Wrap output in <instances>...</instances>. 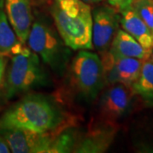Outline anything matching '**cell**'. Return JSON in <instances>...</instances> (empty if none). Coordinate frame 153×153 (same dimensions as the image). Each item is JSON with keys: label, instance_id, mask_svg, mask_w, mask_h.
<instances>
[{"label": "cell", "instance_id": "1", "mask_svg": "<svg viewBox=\"0 0 153 153\" xmlns=\"http://www.w3.org/2000/svg\"><path fill=\"white\" fill-rule=\"evenodd\" d=\"M65 110L54 97L31 93L12 105L0 117V128H20L38 132H55L64 125Z\"/></svg>", "mask_w": 153, "mask_h": 153}, {"label": "cell", "instance_id": "24", "mask_svg": "<svg viewBox=\"0 0 153 153\" xmlns=\"http://www.w3.org/2000/svg\"><path fill=\"white\" fill-rule=\"evenodd\" d=\"M152 58H153V49H152Z\"/></svg>", "mask_w": 153, "mask_h": 153}, {"label": "cell", "instance_id": "17", "mask_svg": "<svg viewBox=\"0 0 153 153\" xmlns=\"http://www.w3.org/2000/svg\"><path fill=\"white\" fill-rule=\"evenodd\" d=\"M131 6L153 32V0H134Z\"/></svg>", "mask_w": 153, "mask_h": 153}, {"label": "cell", "instance_id": "12", "mask_svg": "<svg viewBox=\"0 0 153 153\" xmlns=\"http://www.w3.org/2000/svg\"><path fill=\"white\" fill-rule=\"evenodd\" d=\"M123 29L130 34L144 49L152 52L153 32L136 14L132 6L119 11Z\"/></svg>", "mask_w": 153, "mask_h": 153}, {"label": "cell", "instance_id": "19", "mask_svg": "<svg viewBox=\"0 0 153 153\" xmlns=\"http://www.w3.org/2000/svg\"><path fill=\"white\" fill-rule=\"evenodd\" d=\"M107 2L117 10L120 11L131 5L134 0H107Z\"/></svg>", "mask_w": 153, "mask_h": 153}, {"label": "cell", "instance_id": "6", "mask_svg": "<svg viewBox=\"0 0 153 153\" xmlns=\"http://www.w3.org/2000/svg\"><path fill=\"white\" fill-rule=\"evenodd\" d=\"M53 134L20 128H0V135L14 153H49Z\"/></svg>", "mask_w": 153, "mask_h": 153}, {"label": "cell", "instance_id": "16", "mask_svg": "<svg viewBox=\"0 0 153 153\" xmlns=\"http://www.w3.org/2000/svg\"><path fill=\"white\" fill-rule=\"evenodd\" d=\"M80 137L78 130L73 127L54 132L49 153L73 152Z\"/></svg>", "mask_w": 153, "mask_h": 153}, {"label": "cell", "instance_id": "11", "mask_svg": "<svg viewBox=\"0 0 153 153\" xmlns=\"http://www.w3.org/2000/svg\"><path fill=\"white\" fill-rule=\"evenodd\" d=\"M117 130V127L112 123H107L92 129L84 136L80 137L73 152H105L113 142Z\"/></svg>", "mask_w": 153, "mask_h": 153}, {"label": "cell", "instance_id": "22", "mask_svg": "<svg viewBox=\"0 0 153 153\" xmlns=\"http://www.w3.org/2000/svg\"><path fill=\"white\" fill-rule=\"evenodd\" d=\"M83 3L87 4H99L100 2H102L103 0H81Z\"/></svg>", "mask_w": 153, "mask_h": 153}, {"label": "cell", "instance_id": "21", "mask_svg": "<svg viewBox=\"0 0 153 153\" xmlns=\"http://www.w3.org/2000/svg\"><path fill=\"white\" fill-rule=\"evenodd\" d=\"M6 61L4 58V55L0 54V82L2 81V78L4 73V70H5Z\"/></svg>", "mask_w": 153, "mask_h": 153}, {"label": "cell", "instance_id": "5", "mask_svg": "<svg viewBox=\"0 0 153 153\" xmlns=\"http://www.w3.org/2000/svg\"><path fill=\"white\" fill-rule=\"evenodd\" d=\"M51 16L58 33L65 44L72 50H90L92 41V10L83 3L77 16L67 15L55 3L51 6Z\"/></svg>", "mask_w": 153, "mask_h": 153}, {"label": "cell", "instance_id": "23", "mask_svg": "<svg viewBox=\"0 0 153 153\" xmlns=\"http://www.w3.org/2000/svg\"><path fill=\"white\" fill-rule=\"evenodd\" d=\"M4 5V0H0V8L3 9Z\"/></svg>", "mask_w": 153, "mask_h": 153}, {"label": "cell", "instance_id": "8", "mask_svg": "<svg viewBox=\"0 0 153 153\" xmlns=\"http://www.w3.org/2000/svg\"><path fill=\"white\" fill-rule=\"evenodd\" d=\"M93 46L100 55L109 50L118 30L120 14L112 6H97L92 10Z\"/></svg>", "mask_w": 153, "mask_h": 153}, {"label": "cell", "instance_id": "3", "mask_svg": "<svg viewBox=\"0 0 153 153\" xmlns=\"http://www.w3.org/2000/svg\"><path fill=\"white\" fill-rule=\"evenodd\" d=\"M43 64L39 56L27 48L12 55L4 82L6 98L51 86L52 80Z\"/></svg>", "mask_w": 153, "mask_h": 153}, {"label": "cell", "instance_id": "13", "mask_svg": "<svg viewBox=\"0 0 153 153\" xmlns=\"http://www.w3.org/2000/svg\"><path fill=\"white\" fill-rule=\"evenodd\" d=\"M108 51L117 56L131 57L143 60L150 59L152 53L144 49L130 34L123 29L117 30Z\"/></svg>", "mask_w": 153, "mask_h": 153}, {"label": "cell", "instance_id": "20", "mask_svg": "<svg viewBox=\"0 0 153 153\" xmlns=\"http://www.w3.org/2000/svg\"><path fill=\"white\" fill-rule=\"evenodd\" d=\"M11 152L10 148L9 145L7 144L6 140L4 139V137L0 135V153H9Z\"/></svg>", "mask_w": 153, "mask_h": 153}, {"label": "cell", "instance_id": "9", "mask_svg": "<svg viewBox=\"0 0 153 153\" xmlns=\"http://www.w3.org/2000/svg\"><path fill=\"white\" fill-rule=\"evenodd\" d=\"M134 94L131 87L123 83L109 85L99 100L100 112L107 120L120 119L131 110Z\"/></svg>", "mask_w": 153, "mask_h": 153}, {"label": "cell", "instance_id": "10", "mask_svg": "<svg viewBox=\"0 0 153 153\" xmlns=\"http://www.w3.org/2000/svg\"><path fill=\"white\" fill-rule=\"evenodd\" d=\"M6 15L20 42L25 44L33 27L31 0H4Z\"/></svg>", "mask_w": 153, "mask_h": 153}, {"label": "cell", "instance_id": "7", "mask_svg": "<svg viewBox=\"0 0 153 153\" xmlns=\"http://www.w3.org/2000/svg\"><path fill=\"white\" fill-rule=\"evenodd\" d=\"M105 85L123 83L131 87L140 74L143 60L117 56L107 51L100 55Z\"/></svg>", "mask_w": 153, "mask_h": 153}, {"label": "cell", "instance_id": "15", "mask_svg": "<svg viewBox=\"0 0 153 153\" xmlns=\"http://www.w3.org/2000/svg\"><path fill=\"white\" fill-rule=\"evenodd\" d=\"M24 49L23 44L20 42L10 26L6 13L0 8V54L14 55Z\"/></svg>", "mask_w": 153, "mask_h": 153}, {"label": "cell", "instance_id": "14", "mask_svg": "<svg viewBox=\"0 0 153 153\" xmlns=\"http://www.w3.org/2000/svg\"><path fill=\"white\" fill-rule=\"evenodd\" d=\"M132 89L138 94L146 106H153V61H143L140 74L135 82L132 84Z\"/></svg>", "mask_w": 153, "mask_h": 153}, {"label": "cell", "instance_id": "2", "mask_svg": "<svg viewBox=\"0 0 153 153\" xmlns=\"http://www.w3.org/2000/svg\"><path fill=\"white\" fill-rule=\"evenodd\" d=\"M27 44L29 49L55 75L62 76L65 74L71 60L72 49L65 44L48 19L38 18L33 22Z\"/></svg>", "mask_w": 153, "mask_h": 153}, {"label": "cell", "instance_id": "18", "mask_svg": "<svg viewBox=\"0 0 153 153\" xmlns=\"http://www.w3.org/2000/svg\"><path fill=\"white\" fill-rule=\"evenodd\" d=\"M55 3L60 6L67 15L72 17L77 16L83 2L81 0H55Z\"/></svg>", "mask_w": 153, "mask_h": 153}, {"label": "cell", "instance_id": "4", "mask_svg": "<svg viewBox=\"0 0 153 153\" xmlns=\"http://www.w3.org/2000/svg\"><path fill=\"white\" fill-rule=\"evenodd\" d=\"M70 68L71 84L78 97L88 103L94 101L105 86L100 57L88 50H79Z\"/></svg>", "mask_w": 153, "mask_h": 153}]
</instances>
